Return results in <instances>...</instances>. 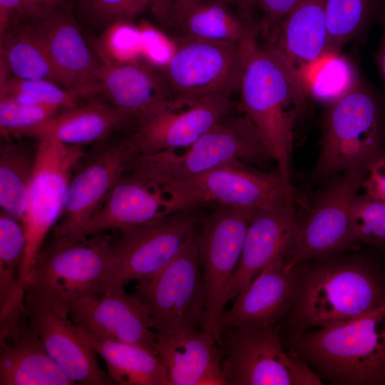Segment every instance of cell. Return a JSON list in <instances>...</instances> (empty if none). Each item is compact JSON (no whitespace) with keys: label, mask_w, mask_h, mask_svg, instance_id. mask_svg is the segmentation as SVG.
Segmentation results:
<instances>
[{"label":"cell","mask_w":385,"mask_h":385,"mask_svg":"<svg viewBox=\"0 0 385 385\" xmlns=\"http://www.w3.org/2000/svg\"><path fill=\"white\" fill-rule=\"evenodd\" d=\"M384 263L366 253H342L295 267L294 294L282 335L327 328L385 304Z\"/></svg>","instance_id":"1"},{"label":"cell","mask_w":385,"mask_h":385,"mask_svg":"<svg viewBox=\"0 0 385 385\" xmlns=\"http://www.w3.org/2000/svg\"><path fill=\"white\" fill-rule=\"evenodd\" d=\"M244 45L241 108L258 130L279 173L292 183L294 130L306 106L307 88L284 59L267 44L260 46L256 36Z\"/></svg>","instance_id":"2"},{"label":"cell","mask_w":385,"mask_h":385,"mask_svg":"<svg viewBox=\"0 0 385 385\" xmlns=\"http://www.w3.org/2000/svg\"><path fill=\"white\" fill-rule=\"evenodd\" d=\"M282 337L322 381L385 385V304L344 324Z\"/></svg>","instance_id":"3"},{"label":"cell","mask_w":385,"mask_h":385,"mask_svg":"<svg viewBox=\"0 0 385 385\" xmlns=\"http://www.w3.org/2000/svg\"><path fill=\"white\" fill-rule=\"evenodd\" d=\"M384 138L382 101L374 88L359 81L329 103L312 173L314 181L324 184L344 172L366 170L385 153Z\"/></svg>","instance_id":"4"},{"label":"cell","mask_w":385,"mask_h":385,"mask_svg":"<svg viewBox=\"0 0 385 385\" xmlns=\"http://www.w3.org/2000/svg\"><path fill=\"white\" fill-rule=\"evenodd\" d=\"M274 160L245 114L227 115L189 146L140 154L128 170L156 185L189 178L235 161L257 168Z\"/></svg>","instance_id":"5"},{"label":"cell","mask_w":385,"mask_h":385,"mask_svg":"<svg viewBox=\"0 0 385 385\" xmlns=\"http://www.w3.org/2000/svg\"><path fill=\"white\" fill-rule=\"evenodd\" d=\"M365 169L339 174L297 213L292 235L283 258L288 269L315 260L359 249L351 222L353 200L366 176Z\"/></svg>","instance_id":"6"},{"label":"cell","mask_w":385,"mask_h":385,"mask_svg":"<svg viewBox=\"0 0 385 385\" xmlns=\"http://www.w3.org/2000/svg\"><path fill=\"white\" fill-rule=\"evenodd\" d=\"M158 186L167 195L173 212L211 202L259 210L302 200L292 183L278 171L265 172L239 161Z\"/></svg>","instance_id":"7"},{"label":"cell","mask_w":385,"mask_h":385,"mask_svg":"<svg viewBox=\"0 0 385 385\" xmlns=\"http://www.w3.org/2000/svg\"><path fill=\"white\" fill-rule=\"evenodd\" d=\"M227 385H322L323 381L286 347L279 325L239 327L222 335Z\"/></svg>","instance_id":"8"},{"label":"cell","mask_w":385,"mask_h":385,"mask_svg":"<svg viewBox=\"0 0 385 385\" xmlns=\"http://www.w3.org/2000/svg\"><path fill=\"white\" fill-rule=\"evenodd\" d=\"M36 141L34 172L21 221L26 247L18 287L23 295L46 237L60 219L69 180L86 157L83 146L66 145L52 139Z\"/></svg>","instance_id":"9"},{"label":"cell","mask_w":385,"mask_h":385,"mask_svg":"<svg viewBox=\"0 0 385 385\" xmlns=\"http://www.w3.org/2000/svg\"><path fill=\"white\" fill-rule=\"evenodd\" d=\"M159 333L203 329L206 294L196 235L163 269L132 293Z\"/></svg>","instance_id":"10"},{"label":"cell","mask_w":385,"mask_h":385,"mask_svg":"<svg viewBox=\"0 0 385 385\" xmlns=\"http://www.w3.org/2000/svg\"><path fill=\"white\" fill-rule=\"evenodd\" d=\"M256 210L216 205L200 223L196 235L206 294L203 329L221 346L220 324L227 291L242 254L247 231Z\"/></svg>","instance_id":"11"},{"label":"cell","mask_w":385,"mask_h":385,"mask_svg":"<svg viewBox=\"0 0 385 385\" xmlns=\"http://www.w3.org/2000/svg\"><path fill=\"white\" fill-rule=\"evenodd\" d=\"M113 240L107 232L77 240L53 239L39 253L26 289L53 300L99 294L109 269Z\"/></svg>","instance_id":"12"},{"label":"cell","mask_w":385,"mask_h":385,"mask_svg":"<svg viewBox=\"0 0 385 385\" xmlns=\"http://www.w3.org/2000/svg\"><path fill=\"white\" fill-rule=\"evenodd\" d=\"M192 210L121 231L99 294L109 287L145 279L167 265L195 235L200 223Z\"/></svg>","instance_id":"13"},{"label":"cell","mask_w":385,"mask_h":385,"mask_svg":"<svg viewBox=\"0 0 385 385\" xmlns=\"http://www.w3.org/2000/svg\"><path fill=\"white\" fill-rule=\"evenodd\" d=\"M244 44L186 37L174 51L163 74L173 96L204 100L231 96L239 91Z\"/></svg>","instance_id":"14"},{"label":"cell","mask_w":385,"mask_h":385,"mask_svg":"<svg viewBox=\"0 0 385 385\" xmlns=\"http://www.w3.org/2000/svg\"><path fill=\"white\" fill-rule=\"evenodd\" d=\"M138 155L130 134L86 157L69 180L61 215L53 229V239H83L86 225Z\"/></svg>","instance_id":"15"},{"label":"cell","mask_w":385,"mask_h":385,"mask_svg":"<svg viewBox=\"0 0 385 385\" xmlns=\"http://www.w3.org/2000/svg\"><path fill=\"white\" fill-rule=\"evenodd\" d=\"M24 309L30 327L50 356L75 384H114L61 305L45 294L27 288Z\"/></svg>","instance_id":"16"},{"label":"cell","mask_w":385,"mask_h":385,"mask_svg":"<svg viewBox=\"0 0 385 385\" xmlns=\"http://www.w3.org/2000/svg\"><path fill=\"white\" fill-rule=\"evenodd\" d=\"M231 96L204 100L173 97L144 114L131 133L140 154L183 149L229 114Z\"/></svg>","instance_id":"17"},{"label":"cell","mask_w":385,"mask_h":385,"mask_svg":"<svg viewBox=\"0 0 385 385\" xmlns=\"http://www.w3.org/2000/svg\"><path fill=\"white\" fill-rule=\"evenodd\" d=\"M54 301L74 323L97 336L138 345L155 353L156 331L152 320L123 285L109 287L99 294L74 295Z\"/></svg>","instance_id":"18"},{"label":"cell","mask_w":385,"mask_h":385,"mask_svg":"<svg viewBox=\"0 0 385 385\" xmlns=\"http://www.w3.org/2000/svg\"><path fill=\"white\" fill-rule=\"evenodd\" d=\"M21 21L41 41L65 88L82 98L100 93L101 61L86 41L72 6Z\"/></svg>","instance_id":"19"},{"label":"cell","mask_w":385,"mask_h":385,"mask_svg":"<svg viewBox=\"0 0 385 385\" xmlns=\"http://www.w3.org/2000/svg\"><path fill=\"white\" fill-rule=\"evenodd\" d=\"M0 322L1 385L75 384L30 327L24 306Z\"/></svg>","instance_id":"20"},{"label":"cell","mask_w":385,"mask_h":385,"mask_svg":"<svg viewBox=\"0 0 385 385\" xmlns=\"http://www.w3.org/2000/svg\"><path fill=\"white\" fill-rule=\"evenodd\" d=\"M295 279V268L287 267L283 255L275 258L225 311L220 324L222 335L235 327L279 325L291 307Z\"/></svg>","instance_id":"21"},{"label":"cell","mask_w":385,"mask_h":385,"mask_svg":"<svg viewBox=\"0 0 385 385\" xmlns=\"http://www.w3.org/2000/svg\"><path fill=\"white\" fill-rule=\"evenodd\" d=\"M220 346L203 329L168 334L156 332L155 352L170 385H227Z\"/></svg>","instance_id":"22"},{"label":"cell","mask_w":385,"mask_h":385,"mask_svg":"<svg viewBox=\"0 0 385 385\" xmlns=\"http://www.w3.org/2000/svg\"><path fill=\"white\" fill-rule=\"evenodd\" d=\"M173 213L160 187L127 170L86 225L82 237L128 230Z\"/></svg>","instance_id":"23"},{"label":"cell","mask_w":385,"mask_h":385,"mask_svg":"<svg viewBox=\"0 0 385 385\" xmlns=\"http://www.w3.org/2000/svg\"><path fill=\"white\" fill-rule=\"evenodd\" d=\"M297 211L294 205L256 210L250 222L239 266L227 291V303L243 293L252 280L289 243Z\"/></svg>","instance_id":"24"},{"label":"cell","mask_w":385,"mask_h":385,"mask_svg":"<svg viewBox=\"0 0 385 385\" xmlns=\"http://www.w3.org/2000/svg\"><path fill=\"white\" fill-rule=\"evenodd\" d=\"M327 0H302L280 22L267 45L304 78L328 52Z\"/></svg>","instance_id":"25"},{"label":"cell","mask_w":385,"mask_h":385,"mask_svg":"<svg viewBox=\"0 0 385 385\" xmlns=\"http://www.w3.org/2000/svg\"><path fill=\"white\" fill-rule=\"evenodd\" d=\"M100 92L110 103L137 120L173 97L163 76L152 67L103 58L98 71Z\"/></svg>","instance_id":"26"},{"label":"cell","mask_w":385,"mask_h":385,"mask_svg":"<svg viewBox=\"0 0 385 385\" xmlns=\"http://www.w3.org/2000/svg\"><path fill=\"white\" fill-rule=\"evenodd\" d=\"M135 123V118L111 103L90 101L59 111L24 138L83 146L102 141Z\"/></svg>","instance_id":"27"},{"label":"cell","mask_w":385,"mask_h":385,"mask_svg":"<svg viewBox=\"0 0 385 385\" xmlns=\"http://www.w3.org/2000/svg\"><path fill=\"white\" fill-rule=\"evenodd\" d=\"M77 326L85 341L103 359L108 374L114 384L170 385L155 353L138 345L100 337Z\"/></svg>","instance_id":"28"},{"label":"cell","mask_w":385,"mask_h":385,"mask_svg":"<svg viewBox=\"0 0 385 385\" xmlns=\"http://www.w3.org/2000/svg\"><path fill=\"white\" fill-rule=\"evenodd\" d=\"M21 139H5L0 148L1 211L21 222L26 210L37 152V143Z\"/></svg>","instance_id":"29"},{"label":"cell","mask_w":385,"mask_h":385,"mask_svg":"<svg viewBox=\"0 0 385 385\" xmlns=\"http://www.w3.org/2000/svg\"><path fill=\"white\" fill-rule=\"evenodd\" d=\"M232 7L223 0H202L189 11L180 26L186 37L242 43L256 36L257 30L250 20Z\"/></svg>","instance_id":"30"},{"label":"cell","mask_w":385,"mask_h":385,"mask_svg":"<svg viewBox=\"0 0 385 385\" xmlns=\"http://www.w3.org/2000/svg\"><path fill=\"white\" fill-rule=\"evenodd\" d=\"M0 43L1 65L12 76L47 80L63 87L43 44L27 24H11L0 36Z\"/></svg>","instance_id":"31"},{"label":"cell","mask_w":385,"mask_h":385,"mask_svg":"<svg viewBox=\"0 0 385 385\" xmlns=\"http://www.w3.org/2000/svg\"><path fill=\"white\" fill-rule=\"evenodd\" d=\"M328 52L339 53L350 41L385 21V0H327Z\"/></svg>","instance_id":"32"},{"label":"cell","mask_w":385,"mask_h":385,"mask_svg":"<svg viewBox=\"0 0 385 385\" xmlns=\"http://www.w3.org/2000/svg\"><path fill=\"white\" fill-rule=\"evenodd\" d=\"M26 247L22 222L0 212V319L23 307L18 283Z\"/></svg>","instance_id":"33"},{"label":"cell","mask_w":385,"mask_h":385,"mask_svg":"<svg viewBox=\"0 0 385 385\" xmlns=\"http://www.w3.org/2000/svg\"><path fill=\"white\" fill-rule=\"evenodd\" d=\"M0 95L20 102L64 110L81 103L82 97L61 86L43 79H23L9 76L1 66Z\"/></svg>","instance_id":"34"},{"label":"cell","mask_w":385,"mask_h":385,"mask_svg":"<svg viewBox=\"0 0 385 385\" xmlns=\"http://www.w3.org/2000/svg\"><path fill=\"white\" fill-rule=\"evenodd\" d=\"M358 81L353 80L349 65L339 53L326 55L304 79L307 93L329 103L346 93Z\"/></svg>","instance_id":"35"},{"label":"cell","mask_w":385,"mask_h":385,"mask_svg":"<svg viewBox=\"0 0 385 385\" xmlns=\"http://www.w3.org/2000/svg\"><path fill=\"white\" fill-rule=\"evenodd\" d=\"M351 222L356 243L385 253V202L366 194H356L351 208Z\"/></svg>","instance_id":"36"},{"label":"cell","mask_w":385,"mask_h":385,"mask_svg":"<svg viewBox=\"0 0 385 385\" xmlns=\"http://www.w3.org/2000/svg\"><path fill=\"white\" fill-rule=\"evenodd\" d=\"M56 108L20 102L0 95V133L4 139L24 138L34 128L61 111Z\"/></svg>","instance_id":"37"},{"label":"cell","mask_w":385,"mask_h":385,"mask_svg":"<svg viewBox=\"0 0 385 385\" xmlns=\"http://www.w3.org/2000/svg\"><path fill=\"white\" fill-rule=\"evenodd\" d=\"M83 20L93 28L107 30L152 7L153 0H76Z\"/></svg>","instance_id":"38"},{"label":"cell","mask_w":385,"mask_h":385,"mask_svg":"<svg viewBox=\"0 0 385 385\" xmlns=\"http://www.w3.org/2000/svg\"><path fill=\"white\" fill-rule=\"evenodd\" d=\"M302 0H253L255 10L260 14L257 20L258 32L267 41L272 36L282 19Z\"/></svg>","instance_id":"39"},{"label":"cell","mask_w":385,"mask_h":385,"mask_svg":"<svg viewBox=\"0 0 385 385\" xmlns=\"http://www.w3.org/2000/svg\"><path fill=\"white\" fill-rule=\"evenodd\" d=\"M366 170L361 188L369 196L385 202V153L375 159Z\"/></svg>","instance_id":"40"},{"label":"cell","mask_w":385,"mask_h":385,"mask_svg":"<svg viewBox=\"0 0 385 385\" xmlns=\"http://www.w3.org/2000/svg\"><path fill=\"white\" fill-rule=\"evenodd\" d=\"M73 0H24L22 18L44 15L72 6Z\"/></svg>","instance_id":"41"},{"label":"cell","mask_w":385,"mask_h":385,"mask_svg":"<svg viewBox=\"0 0 385 385\" xmlns=\"http://www.w3.org/2000/svg\"><path fill=\"white\" fill-rule=\"evenodd\" d=\"M24 0H0V36L24 14Z\"/></svg>","instance_id":"42"},{"label":"cell","mask_w":385,"mask_h":385,"mask_svg":"<svg viewBox=\"0 0 385 385\" xmlns=\"http://www.w3.org/2000/svg\"><path fill=\"white\" fill-rule=\"evenodd\" d=\"M198 0H175L172 6L170 19L173 24L180 26L189 11Z\"/></svg>","instance_id":"43"},{"label":"cell","mask_w":385,"mask_h":385,"mask_svg":"<svg viewBox=\"0 0 385 385\" xmlns=\"http://www.w3.org/2000/svg\"><path fill=\"white\" fill-rule=\"evenodd\" d=\"M175 0H153L151 7L153 14L160 20L168 21Z\"/></svg>","instance_id":"44"},{"label":"cell","mask_w":385,"mask_h":385,"mask_svg":"<svg viewBox=\"0 0 385 385\" xmlns=\"http://www.w3.org/2000/svg\"><path fill=\"white\" fill-rule=\"evenodd\" d=\"M381 25L383 34L379 46L374 54V61L385 83V21Z\"/></svg>","instance_id":"45"},{"label":"cell","mask_w":385,"mask_h":385,"mask_svg":"<svg viewBox=\"0 0 385 385\" xmlns=\"http://www.w3.org/2000/svg\"><path fill=\"white\" fill-rule=\"evenodd\" d=\"M202 0H198L197 3ZM237 9L250 21H254L252 16L253 0H223Z\"/></svg>","instance_id":"46"},{"label":"cell","mask_w":385,"mask_h":385,"mask_svg":"<svg viewBox=\"0 0 385 385\" xmlns=\"http://www.w3.org/2000/svg\"><path fill=\"white\" fill-rule=\"evenodd\" d=\"M384 273H385V262H384Z\"/></svg>","instance_id":"47"}]
</instances>
